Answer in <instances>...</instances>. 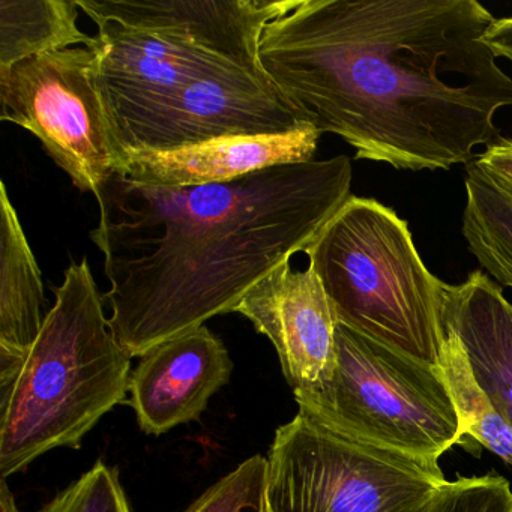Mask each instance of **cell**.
Wrapping results in <instances>:
<instances>
[{"label": "cell", "mask_w": 512, "mask_h": 512, "mask_svg": "<svg viewBox=\"0 0 512 512\" xmlns=\"http://www.w3.org/2000/svg\"><path fill=\"white\" fill-rule=\"evenodd\" d=\"M476 0H299L266 26L260 67L302 122L356 160L449 170L500 137L512 79Z\"/></svg>", "instance_id": "6da1fadb"}, {"label": "cell", "mask_w": 512, "mask_h": 512, "mask_svg": "<svg viewBox=\"0 0 512 512\" xmlns=\"http://www.w3.org/2000/svg\"><path fill=\"white\" fill-rule=\"evenodd\" d=\"M346 155L283 164L235 181L154 187L113 175L95 191L91 239L110 281L109 326L131 358L233 313L350 199Z\"/></svg>", "instance_id": "7a4b0ae2"}, {"label": "cell", "mask_w": 512, "mask_h": 512, "mask_svg": "<svg viewBox=\"0 0 512 512\" xmlns=\"http://www.w3.org/2000/svg\"><path fill=\"white\" fill-rule=\"evenodd\" d=\"M43 329L13 379L0 383V475L55 448H80L130 388L131 356L104 314L88 259L71 262Z\"/></svg>", "instance_id": "3957f363"}, {"label": "cell", "mask_w": 512, "mask_h": 512, "mask_svg": "<svg viewBox=\"0 0 512 512\" xmlns=\"http://www.w3.org/2000/svg\"><path fill=\"white\" fill-rule=\"evenodd\" d=\"M304 253L338 323L437 367L448 284L428 271L394 209L352 196Z\"/></svg>", "instance_id": "277c9868"}, {"label": "cell", "mask_w": 512, "mask_h": 512, "mask_svg": "<svg viewBox=\"0 0 512 512\" xmlns=\"http://www.w3.org/2000/svg\"><path fill=\"white\" fill-rule=\"evenodd\" d=\"M334 374L296 394L299 412L362 442L439 463L463 439L448 388L433 365L338 323Z\"/></svg>", "instance_id": "5b68a950"}, {"label": "cell", "mask_w": 512, "mask_h": 512, "mask_svg": "<svg viewBox=\"0 0 512 512\" xmlns=\"http://www.w3.org/2000/svg\"><path fill=\"white\" fill-rule=\"evenodd\" d=\"M439 463L340 433L304 412L275 431L263 512H427Z\"/></svg>", "instance_id": "8992f818"}, {"label": "cell", "mask_w": 512, "mask_h": 512, "mask_svg": "<svg viewBox=\"0 0 512 512\" xmlns=\"http://www.w3.org/2000/svg\"><path fill=\"white\" fill-rule=\"evenodd\" d=\"M95 61L94 50L67 49L0 70V119L34 134L73 184L92 194L127 163L95 85Z\"/></svg>", "instance_id": "52a82bcc"}, {"label": "cell", "mask_w": 512, "mask_h": 512, "mask_svg": "<svg viewBox=\"0 0 512 512\" xmlns=\"http://www.w3.org/2000/svg\"><path fill=\"white\" fill-rule=\"evenodd\" d=\"M304 127L262 67H239L190 83L116 125V134L125 151H173L223 137L275 136Z\"/></svg>", "instance_id": "ba28073f"}, {"label": "cell", "mask_w": 512, "mask_h": 512, "mask_svg": "<svg viewBox=\"0 0 512 512\" xmlns=\"http://www.w3.org/2000/svg\"><path fill=\"white\" fill-rule=\"evenodd\" d=\"M95 23L94 80L115 130L190 83L232 68H257L179 32L142 31L109 20Z\"/></svg>", "instance_id": "9c48e42d"}, {"label": "cell", "mask_w": 512, "mask_h": 512, "mask_svg": "<svg viewBox=\"0 0 512 512\" xmlns=\"http://www.w3.org/2000/svg\"><path fill=\"white\" fill-rule=\"evenodd\" d=\"M233 313L247 317L274 344L293 394L317 391L331 380L338 320L310 266L293 271L290 259L284 260L241 299Z\"/></svg>", "instance_id": "30bf717a"}, {"label": "cell", "mask_w": 512, "mask_h": 512, "mask_svg": "<svg viewBox=\"0 0 512 512\" xmlns=\"http://www.w3.org/2000/svg\"><path fill=\"white\" fill-rule=\"evenodd\" d=\"M220 338L206 326L152 347L131 373V407L140 428L163 434L196 421L232 374Z\"/></svg>", "instance_id": "8fae6325"}, {"label": "cell", "mask_w": 512, "mask_h": 512, "mask_svg": "<svg viewBox=\"0 0 512 512\" xmlns=\"http://www.w3.org/2000/svg\"><path fill=\"white\" fill-rule=\"evenodd\" d=\"M298 4L299 0H77L80 11L94 22L179 32L254 67L260 65L259 44L266 26Z\"/></svg>", "instance_id": "7c38bea8"}, {"label": "cell", "mask_w": 512, "mask_h": 512, "mask_svg": "<svg viewBox=\"0 0 512 512\" xmlns=\"http://www.w3.org/2000/svg\"><path fill=\"white\" fill-rule=\"evenodd\" d=\"M319 137L304 127L275 136L223 137L173 151H127L118 175L154 187L221 184L268 167L313 161Z\"/></svg>", "instance_id": "4fadbf2b"}, {"label": "cell", "mask_w": 512, "mask_h": 512, "mask_svg": "<svg viewBox=\"0 0 512 512\" xmlns=\"http://www.w3.org/2000/svg\"><path fill=\"white\" fill-rule=\"evenodd\" d=\"M443 319L460 337L476 379L512 428V304L482 271L446 286Z\"/></svg>", "instance_id": "5bb4252c"}, {"label": "cell", "mask_w": 512, "mask_h": 512, "mask_svg": "<svg viewBox=\"0 0 512 512\" xmlns=\"http://www.w3.org/2000/svg\"><path fill=\"white\" fill-rule=\"evenodd\" d=\"M43 274L7 185H0V383L16 376L43 329Z\"/></svg>", "instance_id": "9a60e30c"}, {"label": "cell", "mask_w": 512, "mask_h": 512, "mask_svg": "<svg viewBox=\"0 0 512 512\" xmlns=\"http://www.w3.org/2000/svg\"><path fill=\"white\" fill-rule=\"evenodd\" d=\"M79 13L77 0H0V70L77 44L94 49L97 35L80 31Z\"/></svg>", "instance_id": "2e32d148"}, {"label": "cell", "mask_w": 512, "mask_h": 512, "mask_svg": "<svg viewBox=\"0 0 512 512\" xmlns=\"http://www.w3.org/2000/svg\"><path fill=\"white\" fill-rule=\"evenodd\" d=\"M463 232L470 253L500 287L512 289V196L478 166L467 167Z\"/></svg>", "instance_id": "e0dca14e"}, {"label": "cell", "mask_w": 512, "mask_h": 512, "mask_svg": "<svg viewBox=\"0 0 512 512\" xmlns=\"http://www.w3.org/2000/svg\"><path fill=\"white\" fill-rule=\"evenodd\" d=\"M437 370L457 410L461 434L472 437L512 466V428L476 379L460 337L446 323Z\"/></svg>", "instance_id": "ac0fdd59"}, {"label": "cell", "mask_w": 512, "mask_h": 512, "mask_svg": "<svg viewBox=\"0 0 512 512\" xmlns=\"http://www.w3.org/2000/svg\"><path fill=\"white\" fill-rule=\"evenodd\" d=\"M266 458L254 455L209 487L184 512H263Z\"/></svg>", "instance_id": "d6986e66"}, {"label": "cell", "mask_w": 512, "mask_h": 512, "mask_svg": "<svg viewBox=\"0 0 512 512\" xmlns=\"http://www.w3.org/2000/svg\"><path fill=\"white\" fill-rule=\"evenodd\" d=\"M40 512H131L118 470L98 461Z\"/></svg>", "instance_id": "ffe728a7"}, {"label": "cell", "mask_w": 512, "mask_h": 512, "mask_svg": "<svg viewBox=\"0 0 512 512\" xmlns=\"http://www.w3.org/2000/svg\"><path fill=\"white\" fill-rule=\"evenodd\" d=\"M427 512H512L508 479L488 473L446 481Z\"/></svg>", "instance_id": "44dd1931"}, {"label": "cell", "mask_w": 512, "mask_h": 512, "mask_svg": "<svg viewBox=\"0 0 512 512\" xmlns=\"http://www.w3.org/2000/svg\"><path fill=\"white\" fill-rule=\"evenodd\" d=\"M497 187L512 196V137H499L473 161Z\"/></svg>", "instance_id": "7402d4cb"}, {"label": "cell", "mask_w": 512, "mask_h": 512, "mask_svg": "<svg viewBox=\"0 0 512 512\" xmlns=\"http://www.w3.org/2000/svg\"><path fill=\"white\" fill-rule=\"evenodd\" d=\"M484 41L496 59H508L512 64V17L494 19L485 32Z\"/></svg>", "instance_id": "603a6c76"}, {"label": "cell", "mask_w": 512, "mask_h": 512, "mask_svg": "<svg viewBox=\"0 0 512 512\" xmlns=\"http://www.w3.org/2000/svg\"><path fill=\"white\" fill-rule=\"evenodd\" d=\"M0 512H22L17 508L13 493L8 487L7 479L2 478V487H0Z\"/></svg>", "instance_id": "cb8c5ba5"}]
</instances>
